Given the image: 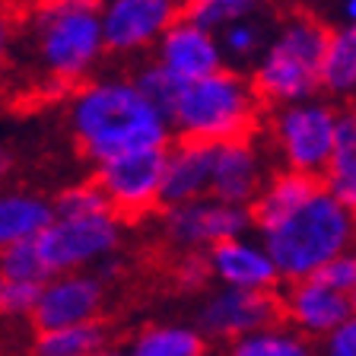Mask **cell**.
<instances>
[{"instance_id": "3957f363", "label": "cell", "mask_w": 356, "mask_h": 356, "mask_svg": "<svg viewBox=\"0 0 356 356\" xmlns=\"http://www.w3.org/2000/svg\"><path fill=\"white\" fill-rule=\"evenodd\" d=\"M258 242L267 248L280 280L296 283L318 274L341 252L356 248V216L318 185L302 207L258 229Z\"/></svg>"}, {"instance_id": "5b68a950", "label": "cell", "mask_w": 356, "mask_h": 356, "mask_svg": "<svg viewBox=\"0 0 356 356\" xmlns=\"http://www.w3.org/2000/svg\"><path fill=\"white\" fill-rule=\"evenodd\" d=\"M327 32L331 29L325 22L309 13H296L280 22V29L267 38L261 54L252 60L248 83L258 102L280 108V105L318 96V70Z\"/></svg>"}, {"instance_id": "ac0fdd59", "label": "cell", "mask_w": 356, "mask_h": 356, "mask_svg": "<svg viewBox=\"0 0 356 356\" xmlns=\"http://www.w3.org/2000/svg\"><path fill=\"white\" fill-rule=\"evenodd\" d=\"M51 220V197L26 188H0V252L35 238Z\"/></svg>"}, {"instance_id": "ba28073f", "label": "cell", "mask_w": 356, "mask_h": 356, "mask_svg": "<svg viewBox=\"0 0 356 356\" xmlns=\"http://www.w3.org/2000/svg\"><path fill=\"white\" fill-rule=\"evenodd\" d=\"M105 54L137 58L156 48V42L185 16V0H99Z\"/></svg>"}, {"instance_id": "d6986e66", "label": "cell", "mask_w": 356, "mask_h": 356, "mask_svg": "<svg viewBox=\"0 0 356 356\" xmlns=\"http://www.w3.org/2000/svg\"><path fill=\"white\" fill-rule=\"evenodd\" d=\"M318 178L312 175H299V172H274V175H267L264 188L258 191V197L252 200V207H248V213H252V229H264V226H270V222L283 220L286 213H293L296 207H302L305 200L312 197V194L318 191Z\"/></svg>"}, {"instance_id": "4dcf8cb0", "label": "cell", "mask_w": 356, "mask_h": 356, "mask_svg": "<svg viewBox=\"0 0 356 356\" xmlns=\"http://www.w3.org/2000/svg\"><path fill=\"white\" fill-rule=\"evenodd\" d=\"M315 280H321L325 286L337 289L341 296H353L356 293V248H347L337 258H331L318 274H312Z\"/></svg>"}, {"instance_id": "484cf974", "label": "cell", "mask_w": 356, "mask_h": 356, "mask_svg": "<svg viewBox=\"0 0 356 356\" xmlns=\"http://www.w3.org/2000/svg\"><path fill=\"white\" fill-rule=\"evenodd\" d=\"M0 277L19 283H35V286H42L48 280V270H44L42 254L35 248V238L10 245L7 252H0Z\"/></svg>"}, {"instance_id": "836d02e7", "label": "cell", "mask_w": 356, "mask_h": 356, "mask_svg": "<svg viewBox=\"0 0 356 356\" xmlns=\"http://www.w3.org/2000/svg\"><path fill=\"white\" fill-rule=\"evenodd\" d=\"M318 356H356V312L321 341Z\"/></svg>"}, {"instance_id": "e0dca14e", "label": "cell", "mask_w": 356, "mask_h": 356, "mask_svg": "<svg viewBox=\"0 0 356 356\" xmlns=\"http://www.w3.org/2000/svg\"><path fill=\"white\" fill-rule=\"evenodd\" d=\"M210 159H213L210 143H197V140L169 143L163 156L159 207H175V204L210 197Z\"/></svg>"}, {"instance_id": "f1b7e54d", "label": "cell", "mask_w": 356, "mask_h": 356, "mask_svg": "<svg viewBox=\"0 0 356 356\" xmlns=\"http://www.w3.org/2000/svg\"><path fill=\"white\" fill-rule=\"evenodd\" d=\"M131 80L140 86V92L149 99V102L159 105L163 111H169L172 99H175L178 86H181V83H175L169 74H165V70H159L153 60H143V64L131 74Z\"/></svg>"}, {"instance_id": "8fae6325", "label": "cell", "mask_w": 356, "mask_h": 356, "mask_svg": "<svg viewBox=\"0 0 356 356\" xmlns=\"http://www.w3.org/2000/svg\"><path fill=\"white\" fill-rule=\"evenodd\" d=\"M277 321H280V299L274 293L220 286L200 302L194 327L204 334V341H220L229 347L238 337H248Z\"/></svg>"}, {"instance_id": "2e32d148", "label": "cell", "mask_w": 356, "mask_h": 356, "mask_svg": "<svg viewBox=\"0 0 356 356\" xmlns=\"http://www.w3.org/2000/svg\"><path fill=\"white\" fill-rule=\"evenodd\" d=\"M210 280L226 289H252V293H274L280 283L274 261L258 236H238L222 245H213L207 254Z\"/></svg>"}, {"instance_id": "f546056e", "label": "cell", "mask_w": 356, "mask_h": 356, "mask_svg": "<svg viewBox=\"0 0 356 356\" xmlns=\"http://www.w3.org/2000/svg\"><path fill=\"white\" fill-rule=\"evenodd\" d=\"M321 178V188L356 216V159H331Z\"/></svg>"}, {"instance_id": "7a4b0ae2", "label": "cell", "mask_w": 356, "mask_h": 356, "mask_svg": "<svg viewBox=\"0 0 356 356\" xmlns=\"http://www.w3.org/2000/svg\"><path fill=\"white\" fill-rule=\"evenodd\" d=\"M26 48L38 76L58 96L92 80L108 58L96 3L76 0H32L26 13Z\"/></svg>"}, {"instance_id": "9a60e30c", "label": "cell", "mask_w": 356, "mask_h": 356, "mask_svg": "<svg viewBox=\"0 0 356 356\" xmlns=\"http://www.w3.org/2000/svg\"><path fill=\"white\" fill-rule=\"evenodd\" d=\"M280 299V318L286 327H293L296 334L309 337V341H325L334 327L343 318L353 315L350 296H341L337 289L325 286L315 277L289 283L286 293Z\"/></svg>"}, {"instance_id": "ffe728a7", "label": "cell", "mask_w": 356, "mask_h": 356, "mask_svg": "<svg viewBox=\"0 0 356 356\" xmlns=\"http://www.w3.org/2000/svg\"><path fill=\"white\" fill-rule=\"evenodd\" d=\"M318 89L331 99L356 96V26L343 22L327 32V44L321 54Z\"/></svg>"}, {"instance_id": "f35d334b", "label": "cell", "mask_w": 356, "mask_h": 356, "mask_svg": "<svg viewBox=\"0 0 356 356\" xmlns=\"http://www.w3.org/2000/svg\"><path fill=\"white\" fill-rule=\"evenodd\" d=\"M350 305H353V312H356V293H353V296H350Z\"/></svg>"}, {"instance_id": "83f0119b", "label": "cell", "mask_w": 356, "mask_h": 356, "mask_svg": "<svg viewBox=\"0 0 356 356\" xmlns=\"http://www.w3.org/2000/svg\"><path fill=\"white\" fill-rule=\"evenodd\" d=\"M38 299L35 283H19L0 277V318L3 321H29Z\"/></svg>"}, {"instance_id": "ab89813d", "label": "cell", "mask_w": 356, "mask_h": 356, "mask_svg": "<svg viewBox=\"0 0 356 356\" xmlns=\"http://www.w3.org/2000/svg\"><path fill=\"white\" fill-rule=\"evenodd\" d=\"M76 3H99V0H76Z\"/></svg>"}, {"instance_id": "7402d4cb", "label": "cell", "mask_w": 356, "mask_h": 356, "mask_svg": "<svg viewBox=\"0 0 356 356\" xmlns=\"http://www.w3.org/2000/svg\"><path fill=\"white\" fill-rule=\"evenodd\" d=\"M108 347V327L99 321L70 327H54V331H35L29 353L32 356H89L96 350Z\"/></svg>"}, {"instance_id": "1f68e13d", "label": "cell", "mask_w": 356, "mask_h": 356, "mask_svg": "<svg viewBox=\"0 0 356 356\" xmlns=\"http://www.w3.org/2000/svg\"><path fill=\"white\" fill-rule=\"evenodd\" d=\"M172 280H175L178 289H185V293H200V289L210 283L207 258H204V254H178Z\"/></svg>"}, {"instance_id": "9c48e42d", "label": "cell", "mask_w": 356, "mask_h": 356, "mask_svg": "<svg viewBox=\"0 0 356 356\" xmlns=\"http://www.w3.org/2000/svg\"><path fill=\"white\" fill-rule=\"evenodd\" d=\"M159 229L169 248L178 254H207L213 245L252 232V213L248 207H232L213 197L188 200L175 207H163Z\"/></svg>"}, {"instance_id": "8d00e7d4", "label": "cell", "mask_w": 356, "mask_h": 356, "mask_svg": "<svg viewBox=\"0 0 356 356\" xmlns=\"http://www.w3.org/2000/svg\"><path fill=\"white\" fill-rule=\"evenodd\" d=\"M341 13H343V19L356 26V0H343V3H341Z\"/></svg>"}, {"instance_id": "6da1fadb", "label": "cell", "mask_w": 356, "mask_h": 356, "mask_svg": "<svg viewBox=\"0 0 356 356\" xmlns=\"http://www.w3.org/2000/svg\"><path fill=\"white\" fill-rule=\"evenodd\" d=\"M67 134L92 165L111 156L165 149L169 118L131 80V74H96L67 92Z\"/></svg>"}, {"instance_id": "74e56055", "label": "cell", "mask_w": 356, "mask_h": 356, "mask_svg": "<svg viewBox=\"0 0 356 356\" xmlns=\"http://www.w3.org/2000/svg\"><path fill=\"white\" fill-rule=\"evenodd\" d=\"M89 356H127V353L118 350V347H102V350H96V353H89Z\"/></svg>"}, {"instance_id": "44dd1931", "label": "cell", "mask_w": 356, "mask_h": 356, "mask_svg": "<svg viewBox=\"0 0 356 356\" xmlns=\"http://www.w3.org/2000/svg\"><path fill=\"white\" fill-rule=\"evenodd\" d=\"M127 356H207V341L185 321H149L131 337Z\"/></svg>"}, {"instance_id": "52a82bcc", "label": "cell", "mask_w": 356, "mask_h": 356, "mask_svg": "<svg viewBox=\"0 0 356 356\" xmlns=\"http://www.w3.org/2000/svg\"><path fill=\"white\" fill-rule=\"evenodd\" d=\"M121 220L115 213L74 216V220H51L35 236V248L48 277L92 270L102 261L121 252Z\"/></svg>"}, {"instance_id": "277c9868", "label": "cell", "mask_w": 356, "mask_h": 356, "mask_svg": "<svg viewBox=\"0 0 356 356\" xmlns=\"http://www.w3.org/2000/svg\"><path fill=\"white\" fill-rule=\"evenodd\" d=\"M258 96L248 76L236 67H222L216 74L194 83H181L165 118L178 140L229 143L252 137L258 124Z\"/></svg>"}, {"instance_id": "4316f807", "label": "cell", "mask_w": 356, "mask_h": 356, "mask_svg": "<svg viewBox=\"0 0 356 356\" xmlns=\"http://www.w3.org/2000/svg\"><path fill=\"white\" fill-rule=\"evenodd\" d=\"M220 51H222V60H254L264 48V29L258 26V19H245V22H232L226 29L220 32Z\"/></svg>"}, {"instance_id": "5bb4252c", "label": "cell", "mask_w": 356, "mask_h": 356, "mask_svg": "<svg viewBox=\"0 0 356 356\" xmlns=\"http://www.w3.org/2000/svg\"><path fill=\"white\" fill-rule=\"evenodd\" d=\"M267 181V159L252 137L229 143H216L210 159V197L232 204V207H252V200Z\"/></svg>"}, {"instance_id": "7c38bea8", "label": "cell", "mask_w": 356, "mask_h": 356, "mask_svg": "<svg viewBox=\"0 0 356 356\" xmlns=\"http://www.w3.org/2000/svg\"><path fill=\"white\" fill-rule=\"evenodd\" d=\"M102 309L105 283L92 270H76V274L48 277L38 286V299L29 321L35 331H54V327L99 321Z\"/></svg>"}, {"instance_id": "30bf717a", "label": "cell", "mask_w": 356, "mask_h": 356, "mask_svg": "<svg viewBox=\"0 0 356 356\" xmlns=\"http://www.w3.org/2000/svg\"><path fill=\"white\" fill-rule=\"evenodd\" d=\"M163 156L165 149H140V153L111 156L96 165L92 181L105 194L111 213L118 220H137L159 207Z\"/></svg>"}, {"instance_id": "4fadbf2b", "label": "cell", "mask_w": 356, "mask_h": 356, "mask_svg": "<svg viewBox=\"0 0 356 356\" xmlns=\"http://www.w3.org/2000/svg\"><path fill=\"white\" fill-rule=\"evenodd\" d=\"M149 60H153L159 70H165L175 83L204 80V76H210L226 67L222 51H220V38H216L213 32L188 22L185 16L156 42Z\"/></svg>"}, {"instance_id": "e575fe53", "label": "cell", "mask_w": 356, "mask_h": 356, "mask_svg": "<svg viewBox=\"0 0 356 356\" xmlns=\"http://www.w3.org/2000/svg\"><path fill=\"white\" fill-rule=\"evenodd\" d=\"M13 38H16V26H13V16L7 10L0 7V67L7 64L10 51H13Z\"/></svg>"}, {"instance_id": "603a6c76", "label": "cell", "mask_w": 356, "mask_h": 356, "mask_svg": "<svg viewBox=\"0 0 356 356\" xmlns=\"http://www.w3.org/2000/svg\"><path fill=\"white\" fill-rule=\"evenodd\" d=\"M226 356H318V347L309 337L286 327L283 321H277V325H267L248 337L232 341L226 347Z\"/></svg>"}, {"instance_id": "d6a6232c", "label": "cell", "mask_w": 356, "mask_h": 356, "mask_svg": "<svg viewBox=\"0 0 356 356\" xmlns=\"http://www.w3.org/2000/svg\"><path fill=\"white\" fill-rule=\"evenodd\" d=\"M331 159H356V102L337 108Z\"/></svg>"}, {"instance_id": "cb8c5ba5", "label": "cell", "mask_w": 356, "mask_h": 356, "mask_svg": "<svg viewBox=\"0 0 356 356\" xmlns=\"http://www.w3.org/2000/svg\"><path fill=\"white\" fill-rule=\"evenodd\" d=\"M267 0H185V19L220 35L226 26L258 19Z\"/></svg>"}, {"instance_id": "d590c367", "label": "cell", "mask_w": 356, "mask_h": 356, "mask_svg": "<svg viewBox=\"0 0 356 356\" xmlns=\"http://www.w3.org/2000/svg\"><path fill=\"white\" fill-rule=\"evenodd\" d=\"M13 165H16L13 153H10V149H3V147H0V185H3V181H7V178L13 175Z\"/></svg>"}, {"instance_id": "8992f818", "label": "cell", "mask_w": 356, "mask_h": 356, "mask_svg": "<svg viewBox=\"0 0 356 356\" xmlns=\"http://www.w3.org/2000/svg\"><path fill=\"white\" fill-rule=\"evenodd\" d=\"M334 121H337V105L318 96L270 111L267 134H270V149L283 169L312 178L325 175L334 153Z\"/></svg>"}, {"instance_id": "d4e9b609", "label": "cell", "mask_w": 356, "mask_h": 356, "mask_svg": "<svg viewBox=\"0 0 356 356\" xmlns=\"http://www.w3.org/2000/svg\"><path fill=\"white\" fill-rule=\"evenodd\" d=\"M111 213L105 194L99 191V185L89 181H70L51 197V216L54 220H74V216H99Z\"/></svg>"}]
</instances>
